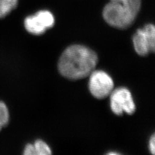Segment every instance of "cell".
I'll list each match as a JSON object with an SVG mask.
<instances>
[{
  "label": "cell",
  "mask_w": 155,
  "mask_h": 155,
  "mask_svg": "<svg viewBox=\"0 0 155 155\" xmlns=\"http://www.w3.org/2000/svg\"><path fill=\"white\" fill-rule=\"evenodd\" d=\"M98 56L91 48L81 45L67 47L58 61V70L67 79L76 80L89 76L98 63Z\"/></svg>",
  "instance_id": "cell-1"
},
{
  "label": "cell",
  "mask_w": 155,
  "mask_h": 155,
  "mask_svg": "<svg viewBox=\"0 0 155 155\" xmlns=\"http://www.w3.org/2000/svg\"><path fill=\"white\" fill-rule=\"evenodd\" d=\"M141 7V0H110L103 17L111 27L125 29L133 25Z\"/></svg>",
  "instance_id": "cell-2"
},
{
  "label": "cell",
  "mask_w": 155,
  "mask_h": 155,
  "mask_svg": "<svg viewBox=\"0 0 155 155\" xmlns=\"http://www.w3.org/2000/svg\"><path fill=\"white\" fill-rule=\"evenodd\" d=\"M89 88L91 94L97 99L107 97L114 89L111 77L103 71H93L89 74Z\"/></svg>",
  "instance_id": "cell-3"
},
{
  "label": "cell",
  "mask_w": 155,
  "mask_h": 155,
  "mask_svg": "<svg viewBox=\"0 0 155 155\" xmlns=\"http://www.w3.org/2000/svg\"><path fill=\"white\" fill-rule=\"evenodd\" d=\"M136 52L140 56H147L155 50V28L153 24L145 25L138 29L133 38Z\"/></svg>",
  "instance_id": "cell-4"
},
{
  "label": "cell",
  "mask_w": 155,
  "mask_h": 155,
  "mask_svg": "<svg viewBox=\"0 0 155 155\" xmlns=\"http://www.w3.org/2000/svg\"><path fill=\"white\" fill-rule=\"evenodd\" d=\"M110 105L111 110L116 115H122L124 113L132 114L136 110L131 93L125 87H120L111 92Z\"/></svg>",
  "instance_id": "cell-5"
},
{
  "label": "cell",
  "mask_w": 155,
  "mask_h": 155,
  "mask_svg": "<svg viewBox=\"0 0 155 155\" xmlns=\"http://www.w3.org/2000/svg\"><path fill=\"white\" fill-rule=\"evenodd\" d=\"M53 14L48 11H40L27 17L24 21L26 30L34 35H41L54 25Z\"/></svg>",
  "instance_id": "cell-6"
},
{
  "label": "cell",
  "mask_w": 155,
  "mask_h": 155,
  "mask_svg": "<svg viewBox=\"0 0 155 155\" xmlns=\"http://www.w3.org/2000/svg\"><path fill=\"white\" fill-rule=\"evenodd\" d=\"M18 0H0V18L7 16L18 5Z\"/></svg>",
  "instance_id": "cell-7"
},
{
  "label": "cell",
  "mask_w": 155,
  "mask_h": 155,
  "mask_svg": "<svg viewBox=\"0 0 155 155\" xmlns=\"http://www.w3.org/2000/svg\"><path fill=\"white\" fill-rule=\"evenodd\" d=\"M10 114L7 105L0 101V131L8 124Z\"/></svg>",
  "instance_id": "cell-8"
},
{
  "label": "cell",
  "mask_w": 155,
  "mask_h": 155,
  "mask_svg": "<svg viewBox=\"0 0 155 155\" xmlns=\"http://www.w3.org/2000/svg\"><path fill=\"white\" fill-rule=\"evenodd\" d=\"M33 145L36 155H49L52 154L51 149L48 145L41 140H36Z\"/></svg>",
  "instance_id": "cell-9"
},
{
  "label": "cell",
  "mask_w": 155,
  "mask_h": 155,
  "mask_svg": "<svg viewBox=\"0 0 155 155\" xmlns=\"http://www.w3.org/2000/svg\"><path fill=\"white\" fill-rule=\"evenodd\" d=\"M23 154L25 155H36L35 147L33 144H27L25 149H24Z\"/></svg>",
  "instance_id": "cell-10"
},
{
  "label": "cell",
  "mask_w": 155,
  "mask_h": 155,
  "mask_svg": "<svg viewBox=\"0 0 155 155\" xmlns=\"http://www.w3.org/2000/svg\"><path fill=\"white\" fill-rule=\"evenodd\" d=\"M149 150L153 154H154L155 153V137L154 134H153L152 137L149 140Z\"/></svg>",
  "instance_id": "cell-11"
}]
</instances>
